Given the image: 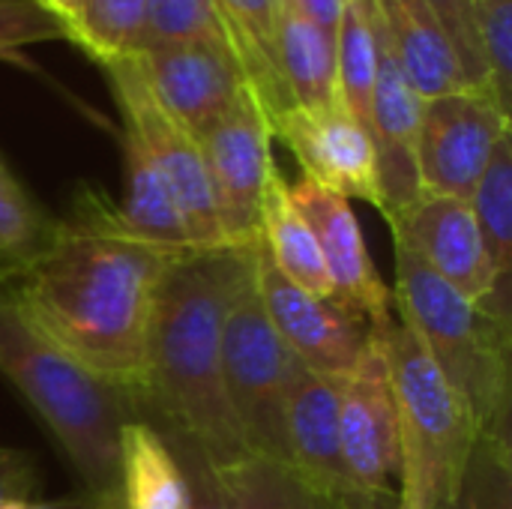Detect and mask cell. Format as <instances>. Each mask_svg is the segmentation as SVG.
<instances>
[{
  "instance_id": "cell-5",
  "label": "cell",
  "mask_w": 512,
  "mask_h": 509,
  "mask_svg": "<svg viewBox=\"0 0 512 509\" xmlns=\"http://www.w3.org/2000/svg\"><path fill=\"white\" fill-rule=\"evenodd\" d=\"M384 357L399 423L396 509H456L480 447L477 423L402 321L387 327Z\"/></svg>"
},
{
  "instance_id": "cell-23",
  "label": "cell",
  "mask_w": 512,
  "mask_h": 509,
  "mask_svg": "<svg viewBox=\"0 0 512 509\" xmlns=\"http://www.w3.org/2000/svg\"><path fill=\"white\" fill-rule=\"evenodd\" d=\"M123 168H126V189H123V201L117 204V213L123 219V225L144 243L171 252V255H183V252H195L183 213L165 183V177L159 174V168L150 162V156L144 153V147L129 138L123 132Z\"/></svg>"
},
{
  "instance_id": "cell-31",
  "label": "cell",
  "mask_w": 512,
  "mask_h": 509,
  "mask_svg": "<svg viewBox=\"0 0 512 509\" xmlns=\"http://www.w3.org/2000/svg\"><path fill=\"white\" fill-rule=\"evenodd\" d=\"M39 42H72V27L45 0H0V57Z\"/></svg>"
},
{
  "instance_id": "cell-33",
  "label": "cell",
  "mask_w": 512,
  "mask_h": 509,
  "mask_svg": "<svg viewBox=\"0 0 512 509\" xmlns=\"http://www.w3.org/2000/svg\"><path fill=\"white\" fill-rule=\"evenodd\" d=\"M159 435L165 438V444L171 447L174 459L180 462L183 474H186V486H189V509H228L225 504V489H222V477H219V465L186 435L159 426Z\"/></svg>"
},
{
  "instance_id": "cell-19",
  "label": "cell",
  "mask_w": 512,
  "mask_h": 509,
  "mask_svg": "<svg viewBox=\"0 0 512 509\" xmlns=\"http://www.w3.org/2000/svg\"><path fill=\"white\" fill-rule=\"evenodd\" d=\"M222 36L243 72L246 87L261 102L270 129L291 111L279 75V12L282 0H213Z\"/></svg>"
},
{
  "instance_id": "cell-27",
  "label": "cell",
  "mask_w": 512,
  "mask_h": 509,
  "mask_svg": "<svg viewBox=\"0 0 512 509\" xmlns=\"http://www.w3.org/2000/svg\"><path fill=\"white\" fill-rule=\"evenodd\" d=\"M477 228L483 234V246L489 252L492 270L504 288H510V267H512V138L507 135L483 177L477 180L471 198H468Z\"/></svg>"
},
{
  "instance_id": "cell-34",
  "label": "cell",
  "mask_w": 512,
  "mask_h": 509,
  "mask_svg": "<svg viewBox=\"0 0 512 509\" xmlns=\"http://www.w3.org/2000/svg\"><path fill=\"white\" fill-rule=\"evenodd\" d=\"M294 3L312 24H318L324 33H330L336 39V30H339V18H342V9H345V0H288Z\"/></svg>"
},
{
  "instance_id": "cell-18",
  "label": "cell",
  "mask_w": 512,
  "mask_h": 509,
  "mask_svg": "<svg viewBox=\"0 0 512 509\" xmlns=\"http://www.w3.org/2000/svg\"><path fill=\"white\" fill-rule=\"evenodd\" d=\"M390 54L423 99L465 90V72L426 0H372Z\"/></svg>"
},
{
  "instance_id": "cell-11",
  "label": "cell",
  "mask_w": 512,
  "mask_h": 509,
  "mask_svg": "<svg viewBox=\"0 0 512 509\" xmlns=\"http://www.w3.org/2000/svg\"><path fill=\"white\" fill-rule=\"evenodd\" d=\"M510 135V114L489 90L465 87L423 102L417 174L423 195L468 201L495 147Z\"/></svg>"
},
{
  "instance_id": "cell-12",
  "label": "cell",
  "mask_w": 512,
  "mask_h": 509,
  "mask_svg": "<svg viewBox=\"0 0 512 509\" xmlns=\"http://www.w3.org/2000/svg\"><path fill=\"white\" fill-rule=\"evenodd\" d=\"M255 276L264 309L291 357L315 375L339 384L348 381L369 348V327L348 315L336 300L315 297L288 282L261 243H255Z\"/></svg>"
},
{
  "instance_id": "cell-3",
  "label": "cell",
  "mask_w": 512,
  "mask_h": 509,
  "mask_svg": "<svg viewBox=\"0 0 512 509\" xmlns=\"http://www.w3.org/2000/svg\"><path fill=\"white\" fill-rule=\"evenodd\" d=\"M0 375L39 417L81 480V509H120V432L129 393L108 384L45 336L0 285Z\"/></svg>"
},
{
  "instance_id": "cell-9",
  "label": "cell",
  "mask_w": 512,
  "mask_h": 509,
  "mask_svg": "<svg viewBox=\"0 0 512 509\" xmlns=\"http://www.w3.org/2000/svg\"><path fill=\"white\" fill-rule=\"evenodd\" d=\"M198 144L207 162L225 246H255L264 195L276 171L273 129L255 93L246 87Z\"/></svg>"
},
{
  "instance_id": "cell-36",
  "label": "cell",
  "mask_w": 512,
  "mask_h": 509,
  "mask_svg": "<svg viewBox=\"0 0 512 509\" xmlns=\"http://www.w3.org/2000/svg\"><path fill=\"white\" fill-rule=\"evenodd\" d=\"M0 509H57V507H45V504H30L24 498H12V501H3Z\"/></svg>"
},
{
  "instance_id": "cell-4",
  "label": "cell",
  "mask_w": 512,
  "mask_h": 509,
  "mask_svg": "<svg viewBox=\"0 0 512 509\" xmlns=\"http://www.w3.org/2000/svg\"><path fill=\"white\" fill-rule=\"evenodd\" d=\"M399 321L471 411L480 444L510 450V333L393 240Z\"/></svg>"
},
{
  "instance_id": "cell-1",
  "label": "cell",
  "mask_w": 512,
  "mask_h": 509,
  "mask_svg": "<svg viewBox=\"0 0 512 509\" xmlns=\"http://www.w3.org/2000/svg\"><path fill=\"white\" fill-rule=\"evenodd\" d=\"M174 258L138 240L114 201L81 186L45 252L0 285L66 354L135 399L156 294Z\"/></svg>"
},
{
  "instance_id": "cell-25",
  "label": "cell",
  "mask_w": 512,
  "mask_h": 509,
  "mask_svg": "<svg viewBox=\"0 0 512 509\" xmlns=\"http://www.w3.org/2000/svg\"><path fill=\"white\" fill-rule=\"evenodd\" d=\"M378 42L372 0H345L336 30V96L366 132L378 78Z\"/></svg>"
},
{
  "instance_id": "cell-10",
  "label": "cell",
  "mask_w": 512,
  "mask_h": 509,
  "mask_svg": "<svg viewBox=\"0 0 512 509\" xmlns=\"http://www.w3.org/2000/svg\"><path fill=\"white\" fill-rule=\"evenodd\" d=\"M393 240L405 243L432 273L483 309L498 327L512 330L510 288L492 270L474 210L462 198L420 195L408 210L387 219Z\"/></svg>"
},
{
  "instance_id": "cell-29",
  "label": "cell",
  "mask_w": 512,
  "mask_h": 509,
  "mask_svg": "<svg viewBox=\"0 0 512 509\" xmlns=\"http://www.w3.org/2000/svg\"><path fill=\"white\" fill-rule=\"evenodd\" d=\"M165 42H207L228 48L213 0H147V30L141 48Z\"/></svg>"
},
{
  "instance_id": "cell-22",
  "label": "cell",
  "mask_w": 512,
  "mask_h": 509,
  "mask_svg": "<svg viewBox=\"0 0 512 509\" xmlns=\"http://www.w3.org/2000/svg\"><path fill=\"white\" fill-rule=\"evenodd\" d=\"M279 75L291 108L321 111L339 102L336 39L288 0L279 12Z\"/></svg>"
},
{
  "instance_id": "cell-8",
  "label": "cell",
  "mask_w": 512,
  "mask_h": 509,
  "mask_svg": "<svg viewBox=\"0 0 512 509\" xmlns=\"http://www.w3.org/2000/svg\"><path fill=\"white\" fill-rule=\"evenodd\" d=\"M369 348L357 372L339 384V444L354 492V507L393 504L399 486V423L384 357V333L369 330Z\"/></svg>"
},
{
  "instance_id": "cell-28",
  "label": "cell",
  "mask_w": 512,
  "mask_h": 509,
  "mask_svg": "<svg viewBox=\"0 0 512 509\" xmlns=\"http://www.w3.org/2000/svg\"><path fill=\"white\" fill-rule=\"evenodd\" d=\"M72 30L75 45L96 63L138 54L147 30V0H81Z\"/></svg>"
},
{
  "instance_id": "cell-6",
  "label": "cell",
  "mask_w": 512,
  "mask_h": 509,
  "mask_svg": "<svg viewBox=\"0 0 512 509\" xmlns=\"http://www.w3.org/2000/svg\"><path fill=\"white\" fill-rule=\"evenodd\" d=\"M222 369L249 456L285 462V393L294 357L264 309L255 246L225 249Z\"/></svg>"
},
{
  "instance_id": "cell-16",
  "label": "cell",
  "mask_w": 512,
  "mask_h": 509,
  "mask_svg": "<svg viewBox=\"0 0 512 509\" xmlns=\"http://www.w3.org/2000/svg\"><path fill=\"white\" fill-rule=\"evenodd\" d=\"M378 39H381L378 78H375L372 111H369V138L378 165L381 216L393 219L423 195L420 174H417V141H420V117L426 99L411 87V81L399 69L396 57L384 42L381 24H378Z\"/></svg>"
},
{
  "instance_id": "cell-15",
  "label": "cell",
  "mask_w": 512,
  "mask_h": 509,
  "mask_svg": "<svg viewBox=\"0 0 512 509\" xmlns=\"http://www.w3.org/2000/svg\"><path fill=\"white\" fill-rule=\"evenodd\" d=\"M273 138H279L303 168V177L342 195L369 201L381 213V192H378V165L375 147L369 132L345 111L342 102L303 111H285L276 126Z\"/></svg>"
},
{
  "instance_id": "cell-26",
  "label": "cell",
  "mask_w": 512,
  "mask_h": 509,
  "mask_svg": "<svg viewBox=\"0 0 512 509\" xmlns=\"http://www.w3.org/2000/svg\"><path fill=\"white\" fill-rule=\"evenodd\" d=\"M57 219L24 189V183L0 168V282L33 264L51 243Z\"/></svg>"
},
{
  "instance_id": "cell-24",
  "label": "cell",
  "mask_w": 512,
  "mask_h": 509,
  "mask_svg": "<svg viewBox=\"0 0 512 509\" xmlns=\"http://www.w3.org/2000/svg\"><path fill=\"white\" fill-rule=\"evenodd\" d=\"M228 509H354L342 498L312 486L291 465L246 456L219 468Z\"/></svg>"
},
{
  "instance_id": "cell-35",
  "label": "cell",
  "mask_w": 512,
  "mask_h": 509,
  "mask_svg": "<svg viewBox=\"0 0 512 509\" xmlns=\"http://www.w3.org/2000/svg\"><path fill=\"white\" fill-rule=\"evenodd\" d=\"M45 6H48L51 12H57V15L72 27V21H75V15H78L81 0H45ZM72 33H75V30H72Z\"/></svg>"
},
{
  "instance_id": "cell-17",
  "label": "cell",
  "mask_w": 512,
  "mask_h": 509,
  "mask_svg": "<svg viewBox=\"0 0 512 509\" xmlns=\"http://www.w3.org/2000/svg\"><path fill=\"white\" fill-rule=\"evenodd\" d=\"M285 465L354 507L339 444V381L315 375L297 360L285 393Z\"/></svg>"
},
{
  "instance_id": "cell-7",
  "label": "cell",
  "mask_w": 512,
  "mask_h": 509,
  "mask_svg": "<svg viewBox=\"0 0 512 509\" xmlns=\"http://www.w3.org/2000/svg\"><path fill=\"white\" fill-rule=\"evenodd\" d=\"M99 69L111 87L123 132L144 147L150 162L165 177V183L183 213L192 249L195 252L228 249L198 138L192 132H186L156 102L135 54L99 60Z\"/></svg>"
},
{
  "instance_id": "cell-30",
  "label": "cell",
  "mask_w": 512,
  "mask_h": 509,
  "mask_svg": "<svg viewBox=\"0 0 512 509\" xmlns=\"http://www.w3.org/2000/svg\"><path fill=\"white\" fill-rule=\"evenodd\" d=\"M480 57L486 87L495 102L512 111V0H477Z\"/></svg>"
},
{
  "instance_id": "cell-37",
  "label": "cell",
  "mask_w": 512,
  "mask_h": 509,
  "mask_svg": "<svg viewBox=\"0 0 512 509\" xmlns=\"http://www.w3.org/2000/svg\"><path fill=\"white\" fill-rule=\"evenodd\" d=\"M3 165H6V162H3V156H0V168H3Z\"/></svg>"
},
{
  "instance_id": "cell-14",
  "label": "cell",
  "mask_w": 512,
  "mask_h": 509,
  "mask_svg": "<svg viewBox=\"0 0 512 509\" xmlns=\"http://www.w3.org/2000/svg\"><path fill=\"white\" fill-rule=\"evenodd\" d=\"M138 66L156 102L195 138H201L246 90L234 54L207 42L147 45Z\"/></svg>"
},
{
  "instance_id": "cell-21",
  "label": "cell",
  "mask_w": 512,
  "mask_h": 509,
  "mask_svg": "<svg viewBox=\"0 0 512 509\" xmlns=\"http://www.w3.org/2000/svg\"><path fill=\"white\" fill-rule=\"evenodd\" d=\"M261 249L273 261V267L303 291L315 297H330L333 300V285L318 249V240L297 210L291 198V180L285 174L273 171L267 195H264V210H261V234H258Z\"/></svg>"
},
{
  "instance_id": "cell-32",
  "label": "cell",
  "mask_w": 512,
  "mask_h": 509,
  "mask_svg": "<svg viewBox=\"0 0 512 509\" xmlns=\"http://www.w3.org/2000/svg\"><path fill=\"white\" fill-rule=\"evenodd\" d=\"M435 21L450 39V48L465 72L468 87H486V69L480 57V33H477V0H426ZM495 99V96H492Z\"/></svg>"
},
{
  "instance_id": "cell-2",
  "label": "cell",
  "mask_w": 512,
  "mask_h": 509,
  "mask_svg": "<svg viewBox=\"0 0 512 509\" xmlns=\"http://www.w3.org/2000/svg\"><path fill=\"white\" fill-rule=\"evenodd\" d=\"M225 249L177 255L159 285L135 402L192 438L219 468L249 456L222 369ZM153 423V420H150Z\"/></svg>"
},
{
  "instance_id": "cell-13",
  "label": "cell",
  "mask_w": 512,
  "mask_h": 509,
  "mask_svg": "<svg viewBox=\"0 0 512 509\" xmlns=\"http://www.w3.org/2000/svg\"><path fill=\"white\" fill-rule=\"evenodd\" d=\"M291 198L318 240L333 300L369 330H387L393 324V294L372 264L351 201L306 177L291 183Z\"/></svg>"
},
{
  "instance_id": "cell-20",
  "label": "cell",
  "mask_w": 512,
  "mask_h": 509,
  "mask_svg": "<svg viewBox=\"0 0 512 509\" xmlns=\"http://www.w3.org/2000/svg\"><path fill=\"white\" fill-rule=\"evenodd\" d=\"M117 495L120 509H189L186 474L147 420L132 417L120 432Z\"/></svg>"
}]
</instances>
